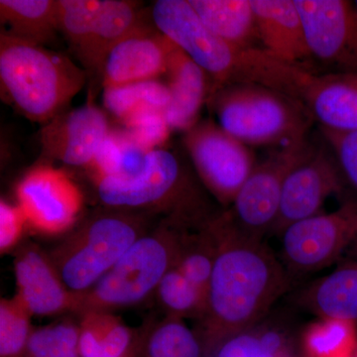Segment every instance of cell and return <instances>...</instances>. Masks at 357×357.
Here are the masks:
<instances>
[{"instance_id": "6da1fadb", "label": "cell", "mask_w": 357, "mask_h": 357, "mask_svg": "<svg viewBox=\"0 0 357 357\" xmlns=\"http://www.w3.org/2000/svg\"><path fill=\"white\" fill-rule=\"evenodd\" d=\"M211 223L217 232L218 250L206 311L199 321L208 349L264 321L291 283L287 267L263 241L239 234L222 211Z\"/></svg>"}, {"instance_id": "7a4b0ae2", "label": "cell", "mask_w": 357, "mask_h": 357, "mask_svg": "<svg viewBox=\"0 0 357 357\" xmlns=\"http://www.w3.org/2000/svg\"><path fill=\"white\" fill-rule=\"evenodd\" d=\"M100 202L107 208L156 211L185 229H201L218 213L201 181L178 155L165 148L148 152L131 172L95 182Z\"/></svg>"}, {"instance_id": "3957f363", "label": "cell", "mask_w": 357, "mask_h": 357, "mask_svg": "<svg viewBox=\"0 0 357 357\" xmlns=\"http://www.w3.org/2000/svg\"><path fill=\"white\" fill-rule=\"evenodd\" d=\"M86 70L70 58L8 31L0 34L2 100L26 119L47 123L84 88Z\"/></svg>"}, {"instance_id": "277c9868", "label": "cell", "mask_w": 357, "mask_h": 357, "mask_svg": "<svg viewBox=\"0 0 357 357\" xmlns=\"http://www.w3.org/2000/svg\"><path fill=\"white\" fill-rule=\"evenodd\" d=\"M206 102L218 126L250 147L306 139L314 123L302 103L261 84H227L213 91Z\"/></svg>"}, {"instance_id": "5b68a950", "label": "cell", "mask_w": 357, "mask_h": 357, "mask_svg": "<svg viewBox=\"0 0 357 357\" xmlns=\"http://www.w3.org/2000/svg\"><path fill=\"white\" fill-rule=\"evenodd\" d=\"M185 230L166 220L153 231L143 234L93 287L77 296L74 312L81 316L89 312H112L147 299L175 266Z\"/></svg>"}, {"instance_id": "8992f818", "label": "cell", "mask_w": 357, "mask_h": 357, "mask_svg": "<svg viewBox=\"0 0 357 357\" xmlns=\"http://www.w3.org/2000/svg\"><path fill=\"white\" fill-rule=\"evenodd\" d=\"M146 220L137 211L107 208L77 227L52 253L66 287L77 296L105 276L143 234Z\"/></svg>"}, {"instance_id": "52a82bcc", "label": "cell", "mask_w": 357, "mask_h": 357, "mask_svg": "<svg viewBox=\"0 0 357 357\" xmlns=\"http://www.w3.org/2000/svg\"><path fill=\"white\" fill-rule=\"evenodd\" d=\"M151 17L156 29L206 72L210 95L227 84L255 83L259 49L236 48L223 41L204 25L189 0H158Z\"/></svg>"}, {"instance_id": "ba28073f", "label": "cell", "mask_w": 357, "mask_h": 357, "mask_svg": "<svg viewBox=\"0 0 357 357\" xmlns=\"http://www.w3.org/2000/svg\"><path fill=\"white\" fill-rule=\"evenodd\" d=\"M307 137L276 147L262 161L238 192L234 203L222 211L227 222L243 236L263 241L278 218L286 176L312 149Z\"/></svg>"}, {"instance_id": "9c48e42d", "label": "cell", "mask_w": 357, "mask_h": 357, "mask_svg": "<svg viewBox=\"0 0 357 357\" xmlns=\"http://www.w3.org/2000/svg\"><path fill=\"white\" fill-rule=\"evenodd\" d=\"M183 143L204 189L227 210L257 166L255 152L211 119L185 131Z\"/></svg>"}, {"instance_id": "30bf717a", "label": "cell", "mask_w": 357, "mask_h": 357, "mask_svg": "<svg viewBox=\"0 0 357 357\" xmlns=\"http://www.w3.org/2000/svg\"><path fill=\"white\" fill-rule=\"evenodd\" d=\"M279 236L289 272L310 273L325 269L357 245V199H345L332 213L294 223Z\"/></svg>"}, {"instance_id": "8fae6325", "label": "cell", "mask_w": 357, "mask_h": 357, "mask_svg": "<svg viewBox=\"0 0 357 357\" xmlns=\"http://www.w3.org/2000/svg\"><path fill=\"white\" fill-rule=\"evenodd\" d=\"M18 206L28 227L43 236H59L76 225L83 211L81 188L69 174L52 165H37L16 187Z\"/></svg>"}, {"instance_id": "7c38bea8", "label": "cell", "mask_w": 357, "mask_h": 357, "mask_svg": "<svg viewBox=\"0 0 357 357\" xmlns=\"http://www.w3.org/2000/svg\"><path fill=\"white\" fill-rule=\"evenodd\" d=\"M312 60L328 73L357 74V8L349 0H295Z\"/></svg>"}, {"instance_id": "4fadbf2b", "label": "cell", "mask_w": 357, "mask_h": 357, "mask_svg": "<svg viewBox=\"0 0 357 357\" xmlns=\"http://www.w3.org/2000/svg\"><path fill=\"white\" fill-rule=\"evenodd\" d=\"M345 183L335 155L323 140L291 169L282 190L278 218L272 234L321 213L326 199L344 192Z\"/></svg>"}, {"instance_id": "5bb4252c", "label": "cell", "mask_w": 357, "mask_h": 357, "mask_svg": "<svg viewBox=\"0 0 357 357\" xmlns=\"http://www.w3.org/2000/svg\"><path fill=\"white\" fill-rule=\"evenodd\" d=\"M107 114L93 102L63 112L44 124L40 142L47 158L88 168L112 131Z\"/></svg>"}, {"instance_id": "9a60e30c", "label": "cell", "mask_w": 357, "mask_h": 357, "mask_svg": "<svg viewBox=\"0 0 357 357\" xmlns=\"http://www.w3.org/2000/svg\"><path fill=\"white\" fill-rule=\"evenodd\" d=\"M172 47L155 26L141 25L107 54L100 70L103 89L165 76Z\"/></svg>"}, {"instance_id": "2e32d148", "label": "cell", "mask_w": 357, "mask_h": 357, "mask_svg": "<svg viewBox=\"0 0 357 357\" xmlns=\"http://www.w3.org/2000/svg\"><path fill=\"white\" fill-rule=\"evenodd\" d=\"M319 128L357 130V74L306 72L295 93Z\"/></svg>"}, {"instance_id": "e0dca14e", "label": "cell", "mask_w": 357, "mask_h": 357, "mask_svg": "<svg viewBox=\"0 0 357 357\" xmlns=\"http://www.w3.org/2000/svg\"><path fill=\"white\" fill-rule=\"evenodd\" d=\"M260 48L285 64L317 74L295 0H250Z\"/></svg>"}, {"instance_id": "ac0fdd59", "label": "cell", "mask_w": 357, "mask_h": 357, "mask_svg": "<svg viewBox=\"0 0 357 357\" xmlns=\"http://www.w3.org/2000/svg\"><path fill=\"white\" fill-rule=\"evenodd\" d=\"M18 298L32 316L74 312L77 296L66 287L50 258L36 248L18 253L14 262Z\"/></svg>"}, {"instance_id": "d6986e66", "label": "cell", "mask_w": 357, "mask_h": 357, "mask_svg": "<svg viewBox=\"0 0 357 357\" xmlns=\"http://www.w3.org/2000/svg\"><path fill=\"white\" fill-rule=\"evenodd\" d=\"M170 102L165 116L171 130L185 131L198 123L199 112L210 95L208 75L173 43L165 75Z\"/></svg>"}, {"instance_id": "ffe728a7", "label": "cell", "mask_w": 357, "mask_h": 357, "mask_svg": "<svg viewBox=\"0 0 357 357\" xmlns=\"http://www.w3.org/2000/svg\"><path fill=\"white\" fill-rule=\"evenodd\" d=\"M144 24L139 3L129 0H103L88 41L77 58L86 73L100 75L107 54L122 39Z\"/></svg>"}, {"instance_id": "44dd1931", "label": "cell", "mask_w": 357, "mask_h": 357, "mask_svg": "<svg viewBox=\"0 0 357 357\" xmlns=\"http://www.w3.org/2000/svg\"><path fill=\"white\" fill-rule=\"evenodd\" d=\"M299 301L319 319L357 323V260L345 262L314 282L301 294Z\"/></svg>"}, {"instance_id": "7402d4cb", "label": "cell", "mask_w": 357, "mask_h": 357, "mask_svg": "<svg viewBox=\"0 0 357 357\" xmlns=\"http://www.w3.org/2000/svg\"><path fill=\"white\" fill-rule=\"evenodd\" d=\"M189 2L204 25L223 41L236 48H260L257 22L250 0Z\"/></svg>"}, {"instance_id": "603a6c76", "label": "cell", "mask_w": 357, "mask_h": 357, "mask_svg": "<svg viewBox=\"0 0 357 357\" xmlns=\"http://www.w3.org/2000/svg\"><path fill=\"white\" fill-rule=\"evenodd\" d=\"M0 20L13 36L44 46L60 32L58 0H0Z\"/></svg>"}, {"instance_id": "cb8c5ba5", "label": "cell", "mask_w": 357, "mask_h": 357, "mask_svg": "<svg viewBox=\"0 0 357 357\" xmlns=\"http://www.w3.org/2000/svg\"><path fill=\"white\" fill-rule=\"evenodd\" d=\"M81 357H124L132 342V333L110 312L82 314Z\"/></svg>"}, {"instance_id": "d4e9b609", "label": "cell", "mask_w": 357, "mask_h": 357, "mask_svg": "<svg viewBox=\"0 0 357 357\" xmlns=\"http://www.w3.org/2000/svg\"><path fill=\"white\" fill-rule=\"evenodd\" d=\"M211 220L201 229L185 230L175 263V267L206 293L218 250L217 232Z\"/></svg>"}, {"instance_id": "484cf974", "label": "cell", "mask_w": 357, "mask_h": 357, "mask_svg": "<svg viewBox=\"0 0 357 357\" xmlns=\"http://www.w3.org/2000/svg\"><path fill=\"white\" fill-rule=\"evenodd\" d=\"M169 102L168 86L159 79L103 89L105 109L121 121L142 109L165 112Z\"/></svg>"}, {"instance_id": "4316f807", "label": "cell", "mask_w": 357, "mask_h": 357, "mask_svg": "<svg viewBox=\"0 0 357 357\" xmlns=\"http://www.w3.org/2000/svg\"><path fill=\"white\" fill-rule=\"evenodd\" d=\"M146 154L124 129L112 128L86 169L96 182L102 178L131 172L140 165Z\"/></svg>"}, {"instance_id": "83f0119b", "label": "cell", "mask_w": 357, "mask_h": 357, "mask_svg": "<svg viewBox=\"0 0 357 357\" xmlns=\"http://www.w3.org/2000/svg\"><path fill=\"white\" fill-rule=\"evenodd\" d=\"M304 340L311 357H354L357 349L356 323L319 319L307 328Z\"/></svg>"}, {"instance_id": "f1b7e54d", "label": "cell", "mask_w": 357, "mask_h": 357, "mask_svg": "<svg viewBox=\"0 0 357 357\" xmlns=\"http://www.w3.org/2000/svg\"><path fill=\"white\" fill-rule=\"evenodd\" d=\"M160 305L168 316L178 319L203 318L206 293L192 283L177 267H172L156 289Z\"/></svg>"}, {"instance_id": "f546056e", "label": "cell", "mask_w": 357, "mask_h": 357, "mask_svg": "<svg viewBox=\"0 0 357 357\" xmlns=\"http://www.w3.org/2000/svg\"><path fill=\"white\" fill-rule=\"evenodd\" d=\"M202 344L184 319L167 316L150 332L145 357H201Z\"/></svg>"}, {"instance_id": "4dcf8cb0", "label": "cell", "mask_w": 357, "mask_h": 357, "mask_svg": "<svg viewBox=\"0 0 357 357\" xmlns=\"http://www.w3.org/2000/svg\"><path fill=\"white\" fill-rule=\"evenodd\" d=\"M262 321L211 347L213 357H282L285 347L283 333Z\"/></svg>"}, {"instance_id": "1f68e13d", "label": "cell", "mask_w": 357, "mask_h": 357, "mask_svg": "<svg viewBox=\"0 0 357 357\" xmlns=\"http://www.w3.org/2000/svg\"><path fill=\"white\" fill-rule=\"evenodd\" d=\"M103 0H58L59 31L64 35L76 56L83 50Z\"/></svg>"}, {"instance_id": "d6a6232c", "label": "cell", "mask_w": 357, "mask_h": 357, "mask_svg": "<svg viewBox=\"0 0 357 357\" xmlns=\"http://www.w3.org/2000/svg\"><path fill=\"white\" fill-rule=\"evenodd\" d=\"M81 326L70 321L33 331L26 347L28 357H81Z\"/></svg>"}, {"instance_id": "836d02e7", "label": "cell", "mask_w": 357, "mask_h": 357, "mask_svg": "<svg viewBox=\"0 0 357 357\" xmlns=\"http://www.w3.org/2000/svg\"><path fill=\"white\" fill-rule=\"evenodd\" d=\"M32 314L17 297L0 302V354L16 357L25 351L33 332Z\"/></svg>"}, {"instance_id": "e575fe53", "label": "cell", "mask_w": 357, "mask_h": 357, "mask_svg": "<svg viewBox=\"0 0 357 357\" xmlns=\"http://www.w3.org/2000/svg\"><path fill=\"white\" fill-rule=\"evenodd\" d=\"M121 122L124 130L147 153L163 148L172 131L167 121L165 112L161 110H139Z\"/></svg>"}, {"instance_id": "d590c367", "label": "cell", "mask_w": 357, "mask_h": 357, "mask_svg": "<svg viewBox=\"0 0 357 357\" xmlns=\"http://www.w3.org/2000/svg\"><path fill=\"white\" fill-rule=\"evenodd\" d=\"M319 133L335 155L345 185L357 194V130L337 131L319 128Z\"/></svg>"}, {"instance_id": "8d00e7d4", "label": "cell", "mask_w": 357, "mask_h": 357, "mask_svg": "<svg viewBox=\"0 0 357 357\" xmlns=\"http://www.w3.org/2000/svg\"><path fill=\"white\" fill-rule=\"evenodd\" d=\"M27 220L17 204L8 203L2 199L0 202V250L1 253L13 248L20 243L26 227Z\"/></svg>"}, {"instance_id": "74e56055", "label": "cell", "mask_w": 357, "mask_h": 357, "mask_svg": "<svg viewBox=\"0 0 357 357\" xmlns=\"http://www.w3.org/2000/svg\"><path fill=\"white\" fill-rule=\"evenodd\" d=\"M354 2H356V8H357V0H356V1H354Z\"/></svg>"}, {"instance_id": "f35d334b", "label": "cell", "mask_w": 357, "mask_h": 357, "mask_svg": "<svg viewBox=\"0 0 357 357\" xmlns=\"http://www.w3.org/2000/svg\"><path fill=\"white\" fill-rule=\"evenodd\" d=\"M356 357H357V352H356Z\"/></svg>"}, {"instance_id": "ab89813d", "label": "cell", "mask_w": 357, "mask_h": 357, "mask_svg": "<svg viewBox=\"0 0 357 357\" xmlns=\"http://www.w3.org/2000/svg\"><path fill=\"white\" fill-rule=\"evenodd\" d=\"M124 357H126V356H124Z\"/></svg>"}]
</instances>
